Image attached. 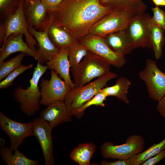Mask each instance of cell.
<instances>
[{"label":"cell","mask_w":165,"mask_h":165,"mask_svg":"<svg viewBox=\"0 0 165 165\" xmlns=\"http://www.w3.org/2000/svg\"><path fill=\"white\" fill-rule=\"evenodd\" d=\"M100 0H63L51 15L54 21L76 40L89 34L94 24L112 11Z\"/></svg>","instance_id":"1"},{"label":"cell","mask_w":165,"mask_h":165,"mask_svg":"<svg viewBox=\"0 0 165 165\" xmlns=\"http://www.w3.org/2000/svg\"><path fill=\"white\" fill-rule=\"evenodd\" d=\"M48 69L46 65L41 64L38 62L32 77L29 80L30 86L26 89L19 86L14 90L13 97L19 104L20 110L28 116L34 115L40 108L41 94L38 83Z\"/></svg>","instance_id":"2"},{"label":"cell","mask_w":165,"mask_h":165,"mask_svg":"<svg viewBox=\"0 0 165 165\" xmlns=\"http://www.w3.org/2000/svg\"><path fill=\"white\" fill-rule=\"evenodd\" d=\"M146 6L122 10H112L99 20L91 29L89 34L102 37L127 28L133 19L145 12Z\"/></svg>","instance_id":"3"},{"label":"cell","mask_w":165,"mask_h":165,"mask_svg":"<svg viewBox=\"0 0 165 165\" xmlns=\"http://www.w3.org/2000/svg\"><path fill=\"white\" fill-rule=\"evenodd\" d=\"M111 65L104 59L89 51L80 63L71 69L75 88H80L95 78L110 73Z\"/></svg>","instance_id":"4"},{"label":"cell","mask_w":165,"mask_h":165,"mask_svg":"<svg viewBox=\"0 0 165 165\" xmlns=\"http://www.w3.org/2000/svg\"><path fill=\"white\" fill-rule=\"evenodd\" d=\"M117 76L116 73L111 72L80 88L71 89L64 101L69 113L80 118L79 112L80 108L104 88L108 82Z\"/></svg>","instance_id":"5"},{"label":"cell","mask_w":165,"mask_h":165,"mask_svg":"<svg viewBox=\"0 0 165 165\" xmlns=\"http://www.w3.org/2000/svg\"><path fill=\"white\" fill-rule=\"evenodd\" d=\"M25 0H20L18 6L13 13L6 16L4 23L0 26V41L2 45L8 37L14 34L24 35L26 43L32 50L37 51L35 46L38 44L28 30L25 17Z\"/></svg>","instance_id":"6"},{"label":"cell","mask_w":165,"mask_h":165,"mask_svg":"<svg viewBox=\"0 0 165 165\" xmlns=\"http://www.w3.org/2000/svg\"><path fill=\"white\" fill-rule=\"evenodd\" d=\"M138 76L145 82L149 97L154 101H159L165 94V72L159 69L154 60L148 59Z\"/></svg>","instance_id":"7"},{"label":"cell","mask_w":165,"mask_h":165,"mask_svg":"<svg viewBox=\"0 0 165 165\" xmlns=\"http://www.w3.org/2000/svg\"><path fill=\"white\" fill-rule=\"evenodd\" d=\"M145 144L142 136L133 134L128 137L125 143L121 145H115L110 142L105 143L101 147V152L105 158L126 160L142 152Z\"/></svg>","instance_id":"8"},{"label":"cell","mask_w":165,"mask_h":165,"mask_svg":"<svg viewBox=\"0 0 165 165\" xmlns=\"http://www.w3.org/2000/svg\"><path fill=\"white\" fill-rule=\"evenodd\" d=\"M50 73V79H42L39 84L41 94L40 103L46 106L55 102L64 101L71 89L53 70H51Z\"/></svg>","instance_id":"9"},{"label":"cell","mask_w":165,"mask_h":165,"mask_svg":"<svg viewBox=\"0 0 165 165\" xmlns=\"http://www.w3.org/2000/svg\"><path fill=\"white\" fill-rule=\"evenodd\" d=\"M79 41L90 51L103 58L111 65L120 68L127 63L124 56L116 53L108 46L103 37L89 34Z\"/></svg>","instance_id":"10"},{"label":"cell","mask_w":165,"mask_h":165,"mask_svg":"<svg viewBox=\"0 0 165 165\" xmlns=\"http://www.w3.org/2000/svg\"><path fill=\"white\" fill-rule=\"evenodd\" d=\"M0 126L10 138V148L13 151L18 149L25 138L33 136L32 122L24 123L15 121L1 111Z\"/></svg>","instance_id":"11"},{"label":"cell","mask_w":165,"mask_h":165,"mask_svg":"<svg viewBox=\"0 0 165 165\" xmlns=\"http://www.w3.org/2000/svg\"><path fill=\"white\" fill-rule=\"evenodd\" d=\"M151 17L145 12L136 16L127 29L134 49L140 47L152 48L149 25Z\"/></svg>","instance_id":"12"},{"label":"cell","mask_w":165,"mask_h":165,"mask_svg":"<svg viewBox=\"0 0 165 165\" xmlns=\"http://www.w3.org/2000/svg\"><path fill=\"white\" fill-rule=\"evenodd\" d=\"M33 135L38 141L41 148L45 165L54 164L51 132L53 128L49 123L40 117L32 122Z\"/></svg>","instance_id":"13"},{"label":"cell","mask_w":165,"mask_h":165,"mask_svg":"<svg viewBox=\"0 0 165 165\" xmlns=\"http://www.w3.org/2000/svg\"><path fill=\"white\" fill-rule=\"evenodd\" d=\"M28 28L29 31L34 37L37 42L38 48L37 50V61L40 64L43 65L57 55L60 49L56 46L50 39L47 27L43 31H37L30 26H28Z\"/></svg>","instance_id":"14"},{"label":"cell","mask_w":165,"mask_h":165,"mask_svg":"<svg viewBox=\"0 0 165 165\" xmlns=\"http://www.w3.org/2000/svg\"><path fill=\"white\" fill-rule=\"evenodd\" d=\"M25 8L28 26L32 27L39 31H44L49 24L50 16L41 0H31Z\"/></svg>","instance_id":"15"},{"label":"cell","mask_w":165,"mask_h":165,"mask_svg":"<svg viewBox=\"0 0 165 165\" xmlns=\"http://www.w3.org/2000/svg\"><path fill=\"white\" fill-rule=\"evenodd\" d=\"M22 33L14 34L10 35L0 49V64L10 54L17 52L25 53L37 60V51L31 49L23 39Z\"/></svg>","instance_id":"16"},{"label":"cell","mask_w":165,"mask_h":165,"mask_svg":"<svg viewBox=\"0 0 165 165\" xmlns=\"http://www.w3.org/2000/svg\"><path fill=\"white\" fill-rule=\"evenodd\" d=\"M105 42L113 52L121 56L130 53L134 50L127 29L103 37Z\"/></svg>","instance_id":"17"},{"label":"cell","mask_w":165,"mask_h":165,"mask_svg":"<svg viewBox=\"0 0 165 165\" xmlns=\"http://www.w3.org/2000/svg\"><path fill=\"white\" fill-rule=\"evenodd\" d=\"M69 47L60 49L59 52L50 60L46 62L48 69L53 70L70 87L75 88L70 75L71 68L68 59Z\"/></svg>","instance_id":"18"},{"label":"cell","mask_w":165,"mask_h":165,"mask_svg":"<svg viewBox=\"0 0 165 165\" xmlns=\"http://www.w3.org/2000/svg\"><path fill=\"white\" fill-rule=\"evenodd\" d=\"M47 107L42 111L40 117L48 122L53 128L71 120L72 116L64 101L55 102Z\"/></svg>","instance_id":"19"},{"label":"cell","mask_w":165,"mask_h":165,"mask_svg":"<svg viewBox=\"0 0 165 165\" xmlns=\"http://www.w3.org/2000/svg\"><path fill=\"white\" fill-rule=\"evenodd\" d=\"M50 20L47 26L49 36L53 44L61 49L69 47L77 40L54 20L49 15Z\"/></svg>","instance_id":"20"},{"label":"cell","mask_w":165,"mask_h":165,"mask_svg":"<svg viewBox=\"0 0 165 165\" xmlns=\"http://www.w3.org/2000/svg\"><path fill=\"white\" fill-rule=\"evenodd\" d=\"M5 141L2 138L0 139V154L2 159L7 165H38V161L27 157L18 149L14 153L10 147H5Z\"/></svg>","instance_id":"21"},{"label":"cell","mask_w":165,"mask_h":165,"mask_svg":"<svg viewBox=\"0 0 165 165\" xmlns=\"http://www.w3.org/2000/svg\"><path fill=\"white\" fill-rule=\"evenodd\" d=\"M130 81L126 77H121L118 78L113 86H107L101 90L108 96H114L128 104L130 100L127 97L128 90L131 85Z\"/></svg>","instance_id":"22"},{"label":"cell","mask_w":165,"mask_h":165,"mask_svg":"<svg viewBox=\"0 0 165 165\" xmlns=\"http://www.w3.org/2000/svg\"><path fill=\"white\" fill-rule=\"evenodd\" d=\"M151 44L155 58L160 59L162 55V49L165 42L164 30L157 25H149Z\"/></svg>","instance_id":"23"},{"label":"cell","mask_w":165,"mask_h":165,"mask_svg":"<svg viewBox=\"0 0 165 165\" xmlns=\"http://www.w3.org/2000/svg\"><path fill=\"white\" fill-rule=\"evenodd\" d=\"M95 150V146L93 144H80L71 153L70 157L80 165H89Z\"/></svg>","instance_id":"24"},{"label":"cell","mask_w":165,"mask_h":165,"mask_svg":"<svg viewBox=\"0 0 165 165\" xmlns=\"http://www.w3.org/2000/svg\"><path fill=\"white\" fill-rule=\"evenodd\" d=\"M165 149V137L160 142L154 144L143 152L130 158L131 165H141L145 161Z\"/></svg>","instance_id":"25"},{"label":"cell","mask_w":165,"mask_h":165,"mask_svg":"<svg viewBox=\"0 0 165 165\" xmlns=\"http://www.w3.org/2000/svg\"><path fill=\"white\" fill-rule=\"evenodd\" d=\"M100 3L112 10H122L147 6L143 0H100Z\"/></svg>","instance_id":"26"},{"label":"cell","mask_w":165,"mask_h":165,"mask_svg":"<svg viewBox=\"0 0 165 165\" xmlns=\"http://www.w3.org/2000/svg\"><path fill=\"white\" fill-rule=\"evenodd\" d=\"M89 50L77 40L69 47L68 59L71 68L79 64Z\"/></svg>","instance_id":"27"},{"label":"cell","mask_w":165,"mask_h":165,"mask_svg":"<svg viewBox=\"0 0 165 165\" xmlns=\"http://www.w3.org/2000/svg\"><path fill=\"white\" fill-rule=\"evenodd\" d=\"M27 54L20 53L15 57L0 64V80L2 81L10 73L22 65L21 62Z\"/></svg>","instance_id":"28"},{"label":"cell","mask_w":165,"mask_h":165,"mask_svg":"<svg viewBox=\"0 0 165 165\" xmlns=\"http://www.w3.org/2000/svg\"><path fill=\"white\" fill-rule=\"evenodd\" d=\"M33 66L32 64L28 65H21L10 73L0 82V89H6L12 86L14 79L18 76L27 70L31 68Z\"/></svg>","instance_id":"29"},{"label":"cell","mask_w":165,"mask_h":165,"mask_svg":"<svg viewBox=\"0 0 165 165\" xmlns=\"http://www.w3.org/2000/svg\"><path fill=\"white\" fill-rule=\"evenodd\" d=\"M107 95L101 90L94 95L92 98L85 103L79 109V112L81 117L83 116L86 108L93 105L104 107V101L106 100Z\"/></svg>","instance_id":"30"},{"label":"cell","mask_w":165,"mask_h":165,"mask_svg":"<svg viewBox=\"0 0 165 165\" xmlns=\"http://www.w3.org/2000/svg\"><path fill=\"white\" fill-rule=\"evenodd\" d=\"M20 0H0L1 13L7 16L14 13L17 9Z\"/></svg>","instance_id":"31"},{"label":"cell","mask_w":165,"mask_h":165,"mask_svg":"<svg viewBox=\"0 0 165 165\" xmlns=\"http://www.w3.org/2000/svg\"><path fill=\"white\" fill-rule=\"evenodd\" d=\"M151 9L153 15L150 19V24L159 26L165 30V11L157 6L152 8Z\"/></svg>","instance_id":"32"},{"label":"cell","mask_w":165,"mask_h":165,"mask_svg":"<svg viewBox=\"0 0 165 165\" xmlns=\"http://www.w3.org/2000/svg\"><path fill=\"white\" fill-rule=\"evenodd\" d=\"M49 15H52L58 10L63 0H41Z\"/></svg>","instance_id":"33"},{"label":"cell","mask_w":165,"mask_h":165,"mask_svg":"<svg viewBox=\"0 0 165 165\" xmlns=\"http://www.w3.org/2000/svg\"><path fill=\"white\" fill-rule=\"evenodd\" d=\"M164 158H165V149L145 161L141 165H154Z\"/></svg>","instance_id":"34"},{"label":"cell","mask_w":165,"mask_h":165,"mask_svg":"<svg viewBox=\"0 0 165 165\" xmlns=\"http://www.w3.org/2000/svg\"><path fill=\"white\" fill-rule=\"evenodd\" d=\"M101 164L102 165H131L129 159L119 160L114 162L102 161L101 162Z\"/></svg>","instance_id":"35"},{"label":"cell","mask_w":165,"mask_h":165,"mask_svg":"<svg viewBox=\"0 0 165 165\" xmlns=\"http://www.w3.org/2000/svg\"><path fill=\"white\" fill-rule=\"evenodd\" d=\"M156 109L160 115L163 117L165 118V94L158 101Z\"/></svg>","instance_id":"36"},{"label":"cell","mask_w":165,"mask_h":165,"mask_svg":"<svg viewBox=\"0 0 165 165\" xmlns=\"http://www.w3.org/2000/svg\"><path fill=\"white\" fill-rule=\"evenodd\" d=\"M156 6H165V0H152Z\"/></svg>","instance_id":"37"},{"label":"cell","mask_w":165,"mask_h":165,"mask_svg":"<svg viewBox=\"0 0 165 165\" xmlns=\"http://www.w3.org/2000/svg\"><path fill=\"white\" fill-rule=\"evenodd\" d=\"M31 0H25L24 6L25 8L28 5L29 2Z\"/></svg>","instance_id":"38"}]
</instances>
